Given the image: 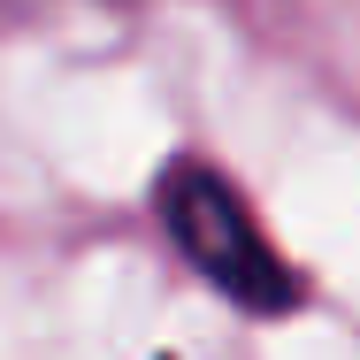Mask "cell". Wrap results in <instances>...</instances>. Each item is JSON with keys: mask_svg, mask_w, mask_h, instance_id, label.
Segmentation results:
<instances>
[{"mask_svg": "<svg viewBox=\"0 0 360 360\" xmlns=\"http://www.w3.org/2000/svg\"><path fill=\"white\" fill-rule=\"evenodd\" d=\"M161 222H169L176 253H184L230 307L284 314L291 299H299V276L276 261V245L261 238L253 207L222 184L207 161H169V169H161Z\"/></svg>", "mask_w": 360, "mask_h": 360, "instance_id": "cell-1", "label": "cell"}]
</instances>
